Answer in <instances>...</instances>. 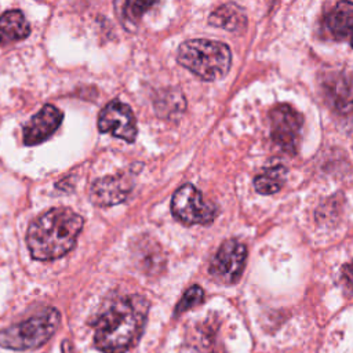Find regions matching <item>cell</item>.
<instances>
[{
  "label": "cell",
  "instance_id": "obj_16",
  "mask_svg": "<svg viewBox=\"0 0 353 353\" xmlns=\"http://www.w3.org/2000/svg\"><path fill=\"white\" fill-rule=\"evenodd\" d=\"M287 170L284 165H272L254 179V188L261 194H273L279 192L285 181Z\"/></svg>",
  "mask_w": 353,
  "mask_h": 353
},
{
  "label": "cell",
  "instance_id": "obj_6",
  "mask_svg": "<svg viewBox=\"0 0 353 353\" xmlns=\"http://www.w3.org/2000/svg\"><path fill=\"white\" fill-rule=\"evenodd\" d=\"M270 137L284 152L295 153L299 145L303 119L292 106L283 103L274 106L269 113Z\"/></svg>",
  "mask_w": 353,
  "mask_h": 353
},
{
  "label": "cell",
  "instance_id": "obj_8",
  "mask_svg": "<svg viewBox=\"0 0 353 353\" xmlns=\"http://www.w3.org/2000/svg\"><path fill=\"white\" fill-rule=\"evenodd\" d=\"M247 258V248L243 243L230 239L222 243L216 251L210 272L222 283H234L239 280Z\"/></svg>",
  "mask_w": 353,
  "mask_h": 353
},
{
  "label": "cell",
  "instance_id": "obj_11",
  "mask_svg": "<svg viewBox=\"0 0 353 353\" xmlns=\"http://www.w3.org/2000/svg\"><path fill=\"white\" fill-rule=\"evenodd\" d=\"M159 3L160 0H114V12L125 30L135 32L143 17Z\"/></svg>",
  "mask_w": 353,
  "mask_h": 353
},
{
  "label": "cell",
  "instance_id": "obj_5",
  "mask_svg": "<svg viewBox=\"0 0 353 353\" xmlns=\"http://www.w3.org/2000/svg\"><path fill=\"white\" fill-rule=\"evenodd\" d=\"M172 215L185 225H205L214 221L216 207L205 201L190 183L181 186L171 200Z\"/></svg>",
  "mask_w": 353,
  "mask_h": 353
},
{
  "label": "cell",
  "instance_id": "obj_21",
  "mask_svg": "<svg viewBox=\"0 0 353 353\" xmlns=\"http://www.w3.org/2000/svg\"><path fill=\"white\" fill-rule=\"evenodd\" d=\"M349 41H350V44H352V47H353V33H352V37H350Z\"/></svg>",
  "mask_w": 353,
  "mask_h": 353
},
{
  "label": "cell",
  "instance_id": "obj_3",
  "mask_svg": "<svg viewBox=\"0 0 353 353\" xmlns=\"http://www.w3.org/2000/svg\"><path fill=\"white\" fill-rule=\"evenodd\" d=\"M178 62L197 77L214 81L229 72L232 54L229 47L221 41L193 39L179 46Z\"/></svg>",
  "mask_w": 353,
  "mask_h": 353
},
{
  "label": "cell",
  "instance_id": "obj_18",
  "mask_svg": "<svg viewBox=\"0 0 353 353\" xmlns=\"http://www.w3.org/2000/svg\"><path fill=\"white\" fill-rule=\"evenodd\" d=\"M204 299V292L201 290V287L199 285H192L185 294L181 298V301L178 302L176 305V309L175 312L176 313H182V312H186L197 305H200Z\"/></svg>",
  "mask_w": 353,
  "mask_h": 353
},
{
  "label": "cell",
  "instance_id": "obj_10",
  "mask_svg": "<svg viewBox=\"0 0 353 353\" xmlns=\"http://www.w3.org/2000/svg\"><path fill=\"white\" fill-rule=\"evenodd\" d=\"M62 119L63 114L58 108H55L54 105H44L23 125V143L28 146H33L44 142L58 130Z\"/></svg>",
  "mask_w": 353,
  "mask_h": 353
},
{
  "label": "cell",
  "instance_id": "obj_14",
  "mask_svg": "<svg viewBox=\"0 0 353 353\" xmlns=\"http://www.w3.org/2000/svg\"><path fill=\"white\" fill-rule=\"evenodd\" d=\"M29 33L30 26L19 10H11L0 15V46L23 40Z\"/></svg>",
  "mask_w": 353,
  "mask_h": 353
},
{
  "label": "cell",
  "instance_id": "obj_1",
  "mask_svg": "<svg viewBox=\"0 0 353 353\" xmlns=\"http://www.w3.org/2000/svg\"><path fill=\"white\" fill-rule=\"evenodd\" d=\"M149 312L141 295L117 298L94 321V342L103 353H125L139 339Z\"/></svg>",
  "mask_w": 353,
  "mask_h": 353
},
{
  "label": "cell",
  "instance_id": "obj_9",
  "mask_svg": "<svg viewBox=\"0 0 353 353\" xmlns=\"http://www.w3.org/2000/svg\"><path fill=\"white\" fill-rule=\"evenodd\" d=\"M130 174L108 175L97 179L90 189V199L98 207L116 205L124 201L132 190Z\"/></svg>",
  "mask_w": 353,
  "mask_h": 353
},
{
  "label": "cell",
  "instance_id": "obj_17",
  "mask_svg": "<svg viewBox=\"0 0 353 353\" xmlns=\"http://www.w3.org/2000/svg\"><path fill=\"white\" fill-rule=\"evenodd\" d=\"M156 110L161 117L181 114L185 110V98L182 92L174 88L161 92L156 101Z\"/></svg>",
  "mask_w": 353,
  "mask_h": 353
},
{
  "label": "cell",
  "instance_id": "obj_19",
  "mask_svg": "<svg viewBox=\"0 0 353 353\" xmlns=\"http://www.w3.org/2000/svg\"><path fill=\"white\" fill-rule=\"evenodd\" d=\"M334 102L338 112L353 120V91L349 87H343V90L338 91Z\"/></svg>",
  "mask_w": 353,
  "mask_h": 353
},
{
  "label": "cell",
  "instance_id": "obj_20",
  "mask_svg": "<svg viewBox=\"0 0 353 353\" xmlns=\"http://www.w3.org/2000/svg\"><path fill=\"white\" fill-rule=\"evenodd\" d=\"M342 276H343V280L346 281V284L353 288V261L346 263L342 268Z\"/></svg>",
  "mask_w": 353,
  "mask_h": 353
},
{
  "label": "cell",
  "instance_id": "obj_13",
  "mask_svg": "<svg viewBox=\"0 0 353 353\" xmlns=\"http://www.w3.org/2000/svg\"><path fill=\"white\" fill-rule=\"evenodd\" d=\"M218 342V324L215 320L205 319L193 327L190 332V350L193 353H221L216 346Z\"/></svg>",
  "mask_w": 353,
  "mask_h": 353
},
{
  "label": "cell",
  "instance_id": "obj_4",
  "mask_svg": "<svg viewBox=\"0 0 353 353\" xmlns=\"http://www.w3.org/2000/svg\"><path fill=\"white\" fill-rule=\"evenodd\" d=\"M59 312L48 307L29 320L0 331V346L12 350H28L47 342L59 325Z\"/></svg>",
  "mask_w": 353,
  "mask_h": 353
},
{
  "label": "cell",
  "instance_id": "obj_2",
  "mask_svg": "<svg viewBox=\"0 0 353 353\" xmlns=\"http://www.w3.org/2000/svg\"><path fill=\"white\" fill-rule=\"evenodd\" d=\"M83 218L70 208L59 207L40 215L26 234L30 255L37 261H51L69 252L83 228Z\"/></svg>",
  "mask_w": 353,
  "mask_h": 353
},
{
  "label": "cell",
  "instance_id": "obj_7",
  "mask_svg": "<svg viewBox=\"0 0 353 353\" xmlns=\"http://www.w3.org/2000/svg\"><path fill=\"white\" fill-rule=\"evenodd\" d=\"M98 130L125 142H134L138 132L137 120L131 108L120 101H110L99 112Z\"/></svg>",
  "mask_w": 353,
  "mask_h": 353
},
{
  "label": "cell",
  "instance_id": "obj_15",
  "mask_svg": "<svg viewBox=\"0 0 353 353\" xmlns=\"http://www.w3.org/2000/svg\"><path fill=\"white\" fill-rule=\"evenodd\" d=\"M208 22L216 28H222L230 32H237L245 28L247 17L241 7L228 3L215 8L208 18Z\"/></svg>",
  "mask_w": 353,
  "mask_h": 353
},
{
  "label": "cell",
  "instance_id": "obj_12",
  "mask_svg": "<svg viewBox=\"0 0 353 353\" xmlns=\"http://www.w3.org/2000/svg\"><path fill=\"white\" fill-rule=\"evenodd\" d=\"M328 32L336 40H350L353 33V1L342 0L325 17Z\"/></svg>",
  "mask_w": 353,
  "mask_h": 353
}]
</instances>
